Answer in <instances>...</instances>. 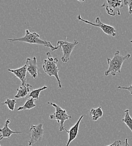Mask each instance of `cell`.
Listing matches in <instances>:
<instances>
[{
	"instance_id": "ffe728a7",
	"label": "cell",
	"mask_w": 132,
	"mask_h": 146,
	"mask_svg": "<svg viewBox=\"0 0 132 146\" xmlns=\"http://www.w3.org/2000/svg\"><path fill=\"white\" fill-rule=\"evenodd\" d=\"M117 88L119 89V90H128V91L130 92L131 93V97H132V84L130 86L128 87H121L120 86L117 87Z\"/></svg>"
},
{
	"instance_id": "52a82bcc",
	"label": "cell",
	"mask_w": 132,
	"mask_h": 146,
	"mask_svg": "<svg viewBox=\"0 0 132 146\" xmlns=\"http://www.w3.org/2000/svg\"><path fill=\"white\" fill-rule=\"evenodd\" d=\"M77 19L78 20L83 21L86 24L93 25L94 27H98L102 29V31L107 35L110 36H116V30L113 28V27L103 24L100 20V18L99 17H97L96 19V24H94L91 21H89L88 20H84L81 17L80 15H79L77 17Z\"/></svg>"
},
{
	"instance_id": "7402d4cb",
	"label": "cell",
	"mask_w": 132,
	"mask_h": 146,
	"mask_svg": "<svg viewBox=\"0 0 132 146\" xmlns=\"http://www.w3.org/2000/svg\"><path fill=\"white\" fill-rule=\"evenodd\" d=\"M129 146V142H128V138H126V139H125V146Z\"/></svg>"
},
{
	"instance_id": "7c38bea8",
	"label": "cell",
	"mask_w": 132,
	"mask_h": 146,
	"mask_svg": "<svg viewBox=\"0 0 132 146\" xmlns=\"http://www.w3.org/2000/svg\"><path fill=\"white\" fill-rule=\"evenodd\" d=\"M10 123V119H7L5 123L3 128L1 129H0V141L3 139L4 138H10L11 135L13 134H22L21 132H17V131H14L12 130H11L9 127V125Z\"/></svg>"
},
{
	"instance_id": "277c9868",
	"label": "cell",
	"mask_w": 132,
	"mask_h": 146,
	"mask_svg": "<svg viewBox=\"0 0 132 146\" xmlns=\"http://www.w3.org/2000/svg\"><path fill=\"white\" fill-rule=\"evenodd\" d=\"M47 104L48 105H52L56 109L55 112L50 116V119L51 120H56L58 124H60V131L65 130V128L64 127V123L66 120L72 119V116L68 115L67 112L65 110L62 109V108H61V107L57 105L56 104L50 102H48Z\"/></svg>"
},
{
	"instance_id": "603a6c76",
	"label": "cell",
	"mask_w": 132,
	"mask_h": 146,
	"mask_svg": "<svg viewBox=\"0 0 132 146\" xmlns=\"http://www.w3.org/2000/svg\"><path fill=\"white\" fill-rule=\"evenodd\" d=\"M130 43H132V40H131V41H130Z\"/></svg>"
},
{
	"instance_id": "9a60e30c",
	"label": "cell",
	"mask_w": 132,
	"mask_h": 146,
	"mask_svg": "<svg viewBox=\"0 0 132 146\" xmlns=\"http://www.w3.org/2000/svg\"><path fill=\"white\" fill-rule=\"evenodd\" d=\"M36 107V105L35 104V100L33 98H29L26 101L24 106L18 108V111L32 110Z\"/></svg>"
},
{
	"instance_id": "8fae6325",
	"label": "cell",
	"mask_w": 132,
	"mask_h": 146,
	"mask_svg": "<svg viewBox=\"0 0 132 146\" xmlns=\"http://www.w3.org/2000/svg\"><path fill=\"white\" fill-rule=\"evenodd\" d=\"M8 71L14 74L15 76L19 79L21 82L22 84L27 83V65H25L23 67H21L17 69H8Z\"/></svg>"
},
{
	"instance_id": "3957f363",
	"label": "cell",
	"mask_w": 132,
	"mask_h": 146,
	"mask_svg": "<svg viewBox=\"0 0 132 146\" xmlns=\"http://www.w3.org/2000/svg\"><path fill=\"white\" fill-rule=\"evenodd\" d=\"M46 55L47 58L44 60V63L42 66L43 69L49 76H55L57 80L58 87L62 88V87L58 76V72L60 71L57 66L58 60L57 57L54 58L49 52H47Z\"/></svg>"
},
{
	"instance_id": "30bf717a",
	"label": "cell",
	"mask_w": 132,
	"mask_h": 146,
	"mask_svg": "<svg viewBox=\"0 0 132 146\" xmlns=\"http://www.w3.org/2000/svg\"><path fill=\"white\" fill-rule=\"evenodd\" d=\"M84 116L82 115L80 118L79 119V120H78V121L76 123V124L74 125H73L72 128H70L69 130H66V129H65V130L69 134V138H68V141L67 142V144L66 146H69L70 144L74 140L76 139L78 134V131H79V125L80 124V122L82 121V119H83Z\"/></svg>"
},
{
	"instance_id": "d6986e66",
	"label": "cell",
	"mask_w": 132,
	"mask_h": 146,
	"mask_svg": "<svg viewBox=\"0 0 132 146\" xmlns=\"http://www.w3.org/2000/svg\"><path fill=\"white\" fill-rule=\"evenodd\" d=\"M124 5H126L128 7L129 9V14H132V0H125L124 1Z\"/></svg>"
},
{
	"instance_id": "44dd1931",
	"label": "cell",
	"mask_w": 132,
	"mask_h": 146,
	"mask_svg": "<svg viewBox=\"0 0 132 146\" xmlns=\"http://www.w3.org/2000/svg\"><path fill=\"white\" fill-rule=\"evenodd\" d=\"M123 143V142L120 140H116L114 142H113L111 145L107 146H122L121 144Z\"/></svg>"
},
{
	"instance_id": "7a4b0ae2",
	"label": "cell",
	"mask_w": 132,
	"mask_h": 146,
	"mask_svg": "<svg viewBox=\"0 0 132 146\" xmlns=\"http://www.w3.org/2000/svg\"><path fill=\"white\" fill-rule=\"evenodd\" d=\"M9 41H13V42H25L29 44H35L47 47H49L51 49L52 51L57 50L56 46L55 47L51 42H47L46 40H44L43 39H41L39 38V35L36 32L32 33L29 30L27 29L25 31V35L23 37H21L19 38H13V39H7Z\"/></svg>"
},
{
	"instance_id": "5bb4252c",
	"label": "cell",
	"mask_w": 132,
	"mask_h": 146,
	"mask_svg": "<svg viewBox=\"0 0 132 146\" xmlns=\"http://www.w3.org/2000/svg\"><path fill=\"white\" fill-rule=\"evenodd\" d=\"M103 113V111L101 106L97 108H93L90 112V115L94 121H97L98 119L102 117Z\"/></svg>"
},
{
	"instance_id": "4fadbf2b",
	"label": "cell",
	"mask_w": 132,
	"mask_h": 146,
	"mask_svg": "<svg viewBox=\"0 0 132 146\" xmlns=\"http://www.w3.org/2000/svg\"><path fill=\"white\" fill-rule=\"evenodd\" d=\"M32 86L29 84H21V86L17 90L18 93L15 96L16 99L24 98L27 96L30 92V88H32Z\"/></svg>"
},
{
	"instance_id": "cb8c5ba5",
	"label": "cell",
	"mask_w": 132,
	"mask_h": 146,
	"mask_svg": "<svg viewBox=\"0 0 132 146\" xmlns=\"http://www.w3.org/2000/svg\"><path fill=\"white\" fill-rule=\"evenodd\" d=\"M44 146H46V145H44Z\"/></svg>"
},
{
	"instance_id": "e0dca14e",
	"label": "cell",
	"mask_w": 132,
	"mask_h": 146,
	"mask_svg": "<svg viewBox=\"0 0 132 146\" xmlns=\"http://www.w3.org/2000/svg\"><path fill=\"white\" fill-rule=\"evenodd\" d=\"M47 86H44L42 88L37 89V90H34L33 91L30 92L29 94V98H33L36 100H39V95L40 92L46 90L47 89Z\"/></svg>"
},
{
	"instance_id": "5b68a950",
	"label": "cell",
	"mask_w": 132,
	"mask_h": 146,
	"mask_svg": "<svg viewBox=\"0 0 132 146\" xmlns=\"http://www.w3.org/2000/svg\"><path fill=\"white\" fill-rule=\"evenodd\" d=\"M79 43L76 39L73 43H70L66 40H58L57 42L56 46L57 50L61 49L63 52V55L61 57V61L63 62L66 63L70 60V56L74 47Z\"/></svg>"
},
{
	"instance_id": "8992f818",
	"label": "cell",
	"mask_w": 132,
	"mask_h": 146,
	"mask_svg": "<svg viewBox=\"0 0 132 146\" xmlns=\"http://www.w3.org/2000/svg\"><path fill=\"white\" fill-rule=\"evenodd\" d=\"M124 6V1L120 0L105 1L101 7H105L108 15L115 17L116 15H120V9Z\"/></svg>"
},
{
	"instance_id": "ac0fdd59",
	"label": "cell",
	"mask_w": 132,
	"mask_h": 146,
	"mask_svg": "<svg viewBox=\"0 0 132 146\" xmlns=\"http://www.w3.org/2000/svg\"><path fill=\"white\" fill-rule=\"evenodd\" d=\"M16 104H17V101L15 99H13V100L7 99L5 102L2 103V105H7L9 109L12 111H13L15 110Z\"/></svg>"
},
{
	"instance_id": "2e32d148",
	"label": "cell",
	"mask_w": 132,
	"mask_h": 146,
	"mask_svg": "<svg viewBox=\"0 0 132 146\" xmlns=\"http://www.w3.org/2000/svg\"><path fill=\"white\" fill-rule=\"evenodd\" d=\"M124 112L125 115L124 118L122 119V121L126 124L132 132V118L129 114V110H126Z\"/></svg>"
},
{
	"instance_id": "6da1fadb",
	"label": "cell",
	"mask_w": 132,
	"mask_h": 146,
	"mask_svg": "<svg viewBox=\"0 0 132 146\" xmlns=\"http://www.w3.org/2000/svg\"><path fill=\"white\" fill-rule=\"evenodd\" d=\"M131 54H127L125 56L120 55L119 51H116L112 58H107V64L109 65L108 69L105 72V76H109L111 74L115 76L116 74L121 73V69L123 62L128 60L131 57Z\"/></svg>"
},
{
	"instance_id": "ba28073f",
	"label": "cell",
	"mask_w": 132,
	"mask_h": 146,
	"mask_svg": "<svg viewBox=\"0 0 132 146\" xmlns=\"http://www.w3.org/2000/svg\"><path fill=\"white\" fill-rule=\"evenodd\" d=\"M29 132L31 133V135L28 142L29 146H32L36 143L42 141L44 134V130L42 124L37 125H32L29 129Z\"/></svg>"
},
{
	"instance_id": "9c48e42d",
	"label": "cell",
	"mask_w": 132,
	"mask_h": 146,
	"mask_svg": "<svg viewBox=\"0 0 132 146\" xmlns=\"http://www.w3.org/2000/svg\"><path fill=\"white\" fill-rule=\"evenodd\" d=\"M27 72L29 73L32 79H37L38 78V65L37 58L34 57L33 58L30 57L27 59L26 64Z\"/></svg>"
},
{
	"instance_id": "d4e9b609",
	"label": "cell",
	"mask_w": 132,
	"mask_h": 146,
	"mask_svg": "<svg viewBox=\"0 0 132 146\" xmlns=\"http://www.w3.org/2000/svg\"><path fill=\"white\" fill-rule=\"evenodd\" d=\"M0 146H1V145H0Z\"/></svg>"
}]
</instances>
